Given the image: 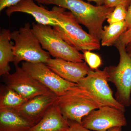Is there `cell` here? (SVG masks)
<instances>
[{
    "instance_id": "6da1fadb",
    "label": "cell",
    "mask_w": 131,
    "mask_h": 131,
    "mask_svg": "<svg viewBox=\"0 0 131 131\" xmlns=\"http://www.w3.org/2000/svg\"><path fill=\"white\" fill-rule=\"evenodd\" d=\"M45 5H54L69 9L90 35L101 41L103 25L114 8L105 5L95 6L82 0H35Z\"/></svg>"
},
{
    "instance_id": "7a4b0ae2",
    "label": "cell",
    "mask_w": 131,
    "mask_h": 131,
    "mask_svg": "<svg viewBox=\"0 0 131 131\" xmlns=\"http://www.w3.org/2000/svg\"><path fill=\"white\" fill-rule=\"evenodd\" d=\"M52 9L60 24L53 28L67 43L80 51L100 50V41L84 31L71 12L57 6Z\"/></svg>"
},
{
    "instance_id": "3957f363",
    "label": "cell",
    "mask_w": 131,
    "mask_h": 131,
    "mask_svg": "<svg viewBox=\"0 0 131 131\" xmlns=\"http://www.w3.org/2000/svg\"><path fill=\"white\" fill-rule=\"evenodd\" d=\"M57 104L66 119L81 124L83 117L103 106L88 91L78 85L58 96Z\"/></svg>"
},
{
    "instance_id": "277c9868",
    "label": "cell",
    "mask_w": 131,
    "mask_h": 131,
    "mask_svg": "<svg viewBox=\"0 0 131 131\" xmlns=\"http://www.w3.org/2000/svg\"><path fill=\"white\" fill-rule=\"evenodd\" d=\"M10 36L11 40L15 42L13 49L15 65H18L23 61L46 63L51 58L49 52L42 48L28 22L25 23L18 30L11 32Z\"/></svg>"
},
{
    "instance_id": "5b68a950",
    "label": "cell",
    "mask_w": 131,
    "mask_h": 131,
    "mask_svg": "<svg viewBox=\"0 0 131 131\" xmlns=\"http://www.w3.org/2000/svg\"><path fill=\"white\" fill-rule=\"evenodd\" d=\"M31 28L42 48L52 57L76 62H83V54L67 43L51 26L33 23Z\"/></svg>"
},
{
    "instance_id": "8992f818",
    "label": "cell",
    "mask_w": 131,
    "mask_h": 131,
    "mask_svg": "<svg viewBox=\"0 0 131 131\" xmlns=\"http://www.w3.org/2000/svg\"><path fill=\"white\" fill-rule=\"evenodd\" d=\"M119 53L120 59L116 66L106 67L108 81L116 88V100L125 107L131 105V58L127 52L126 46L117 41L114 45Z\"/></svg>"
},
{
    "instance_id": "52a82bcc",
    "label": "cell",
    "mask_w": 131,
    "mask_h": 131,
    "mask_svg": "<svg viewBox=\"0 0 131 131\" xmlns=\"http://www.w3.org/2000/svg\"><path fill=\"white\" fill-rule=\"evenodd\" d=\"M108 77L106 67L102 70H91L77 84L88 91L103 106H109L125 111V107L113 96L112 91L108 83Z\"/></svg>"
},
{
    "instance_id": "ba28073f",
    "label": "cell",
    "mask_w": 131,
    "mask_h": 131,
    "mask_svg": "<svg viewBox=\"0 0 131 131\" xmlns=\"http://www.w3.org/2000/svg\"><path fill=\"white\" fill-rule=\"evenodd\" d=\"M12 74L3 75L6 86L14 90L27 101L40 95L54 93L18 65Z\"/></svg>"
},
{
    "instance_id": "9c48e42d",
    "label": "cell",
    "mask_w": 131,
    "mask_h": 131,
    "mask_svg": "<svg viewBox=\"0 0 131 131\" xmlns=\"http://www.w3.org/2000/svg\"><path fill=\"white\" fill-rule=\"evenodd\" d=\"M125 111L109 106H104L93 110L83 118L82 125L94 131H106L115 127L126 126Z\"/></svg>"
},
{
    "instance_id": "30bf717a",
    "label": "cell",
    "mask_w": 131,
    "mask_h": 131,
    "mask_svg": "<svg viewBox=\"0 0 131 131\" xmlns=\"http://www.w3.org/2000/svg\"><path fill=\"white\" fill-rule=\"evenodd\" d=\"M21 68L27 72L59 96L78 84L64 80L44 63L24 62Z\"/></svg>"
},
{
    "instance_id": "8fae6325",
    "label": "cell",
    "mask_w": 131,
    "mask_h": 131,
    "mask_svg": "<svg viewBox=\"0 0 131 131\" xmlns=\"http://www.w3.org/2000/svg\"><path fill=\"white\" fill-rule=\"evenodd\" d=\"M58 98V96L54 93L40 95L13 110L34 126L40 122L47 111L57 103Z\"/></svg>"
},
{
    "instance_id": "7c38bea8",
    "label": "cell",
    "mask_w": 131,
    "mask_h": 131,
    "mask_svg": "<svg viewBox=\"0 0 131 131\" xmlns=\"http://www.w3.org/2000/svg\"><path fill=\"white\" fill-rule=\"evenodd\" d=\"M45 63L64 80L76 84L91 70L85 62H76L51 58Z\"/></svg>"
},
{
    "instance_id": "4fadbf2b",
    "label": "cell",
    "mask_w": 131,
    "mask_h": 131,
    "mask_svg": "<svg viewBox=\"0 0 131 131\" xmlns=\"http://www.w3.org/2000/svg\"><path fill=\"white\" fill-rule=\"evenodd\" d=\"M21 12L30 15L39 24L52 26H59L60 23L55 18L53 9L49 10L42 6H38L33 0H22L18 4L8 8L7 15L9 17L14 13Z\"/></svg>"
},
{
    "instance_id": "5bb4252c",
    "label": "cell",
    "mask_w": 131,
    "mask_h": 131,
    "mask_svg": "<svg viewBox=\"0 0 131 131\" xmlns=\"http://www.w3.org/2000/svg\"><path fill=\"white\" fill-rule=\"evenodd\" d=\"M69 126V120L62 114L57 103L28 131H66Z\"/></svg>"
},
{
    "instance_id": "9a60e30c",
    "label": "cell",
    "mask_w": 131,
    "mask_h": 131,
    "mask_svg": "<svg viewBox=\"0 0 131 131\" xmlns=\"http://www.w3.org/2000/svg\"><path fill=\"white\" fill-rule=\"evenodd\" d=\"M33 126L14 110L0 109V131H28Z\"/></svg>"
},
{
    "instance_id": "2e32d148",
    "label": "cell",
    "mask_w": 131,
    "mask_h": 131,
    "mask_svg": "<svg viewBox=\"0 0 131 131\" xmlns=\"http://www.w3.org/2000/svg\"><path fill=\"white\" fill-rule=\"evenodd\" d=\"M10 31L3 28L0 32V75L9 73L10 62H14L15 57L13 52V45L11 42Z\"/></svg>"
},
{
    "instance_id": "e0dca14e",
    "label": "cell",
    "mask_w": 131,
    "mask_h": 131,
    "mask_svg": "<svg viewBox=\"0 0 131 131\" xmlns=\"http://www.w3.org/2000/svg\"><path fill=\"white\" fill-rule=\"evenodd\" d=\"M127 29L125 20L105 26L102 35L101 45L107 47L114 45Z\"/></svg>"
},
{
    "instance_id": "ac0fdd59",
    "label": "cell",
    "mask_w": 131,
    "mask_h": 131,
    "mask_svg": "<svg viewBox=\"0 0 131 131\" xmlns=\"http://www.w3.org/2000/svg\"><path fill=\"white\" fill-rule=\"evenodd\" d=\"M27 101L18 93L6 85L1 88L0 109L14 110Z\"/></svg>"
},
{
    "instance_id": "d6986e66",
    "label": "cell",
    "mask_w": 131,
    "mask_h": 131,
    "mask_svg": "<svg viewBox=\"0 0 131 131\" xmlns=\"http://www.w3.org/2000/svg\"><path fill=\"white\" fill-rule=\"evenodd\" d=\"M127 9L125 6L119 5L114 8L108 16L107 20L109 24L125 20L127 15Z\"/></svg>"
},
{
    "instance_id": "ffe728a7",
    "label": "cell",
    "mask_w": 131,
    "mask_h": 131,
    "mask_svg": "<svg viewBox=\"0 0 131 131\" xmlns=\"http://www.w3.org/2000/svg\"><path fill=\"white\" fill-rule=\"evenodd\" d=\"M91 51L85 50L83 52L84 60L91 70H96L102 64V60L98 54Z\"/></svg>"
},
{
    "instance_id": "44dd1931",
    "label": "cell",
    "mask_w": 131,
    "mask_h": 131,
    "mask_svg": "<svg viewBox=\"0 0 131 131\" xmlns=\"http://www.w3.org/2000/svg\"><path fill=\"white\" fill-rule=\"evenodd\" d=\"M131 2V0H105L104 5L110 8H115L118 5H122L128 9Z\"/></svg>"
},
{
    "instance_id": "7402d4cb",
    "label": "cell",
    "mask_w": 131,
    "mask_h": 131,
    "mask_svg": "<svg viewBox=\"0 0 131 131\" xmlns=\"http://www.w3.org/2000/svg\"><path fill=\"white\" fill-rule=\"evenodd\" d=\"M69 121L70 126L66 131H94L87 129L78 122L70 121Z\"/></svg>"
},
{
    "instance_id": "603a6c76",
    "label": "cell",
    "mask_w": 131,
    "mask_h": 131,
    "mask_svg": "<svg viewBox=\"0 0 131 131\" xmlns=\"http://www.w3.org/2000/svg\"><path fill=\"white\" fill-rule=\"evenodd\" d=\"M121 43L126 46L131 42V28L127 29L121 35L118 40Z\"/></svg>"
},
{
    "instance_id": "cb8c5ba5",
    "label": "cell",
    "mask_w": 131,
    "mask_h": 131,
    "mask_svg": "<svg viewBox=\"0 0 131 131\" xmlns=\"http://www.w3.org/2000/svg\"><path fill=\"white\" fill-rule=\"evenodd\" d=\"M22 0H0V11L18 4Z\"/></svg>"
},
{
    "instance_id": "d4e9b609",
    "label": "cell",
    "mask_w": 131,
    "mask_h": 131,
    "mask_svg": "<svg viewBox=\"0 0 131 131\" xmlns=\"http://www.w3.org/2000/svg\"><path fill=\"white\" fill-rule=\"evenodd\" d=\"M128 29L131 28V2L127 9V15L125 20Z\"/></svg>"
},
{
    "instance_id": "484cf974",
    "label": "cell",
    "mask_w": 131,
    "mask_h": 131,
    "mask_svg": "<svg viewBox=\"0 0 131 131\" xmlns=\"http://www.w3.org/2000/svg\"><path fill=\"white\" fill-rule=\"evenodd\" d=\"M90 2H93L96 3L97 6H102L104 5L105 0H88Z\"/></svg>"
},
{
    "instance_id": "4316f807",
    "label": "cell",
    "mask_w": 131,
    "mask_h": 131,
    "mask_svg": "<svg viewBox=\"0 0 131 131\" xmlns=\"http://www.w3.org/2000/svg\"><path fill=\"white\" fill-rule=\"evenodd\" d=\"M126 49L127 54L131 58V42L126 46Z\"/></svg>"
},
{
    "instance_id": "83f0119b",
    "label": "cell",
    "mask_w": 131,
    "mask_h": 131,
    "mask_svg": "<svg viewBox=\"0 0 131 131\" xmlns=\"http://www.w3.org/2000/svg\"><path fill=\"white\" fill-rule=\"evenodd\" d=\"M122 127H115L110 128L106 131H122Z\"/></svg>"
}]
</instances>
